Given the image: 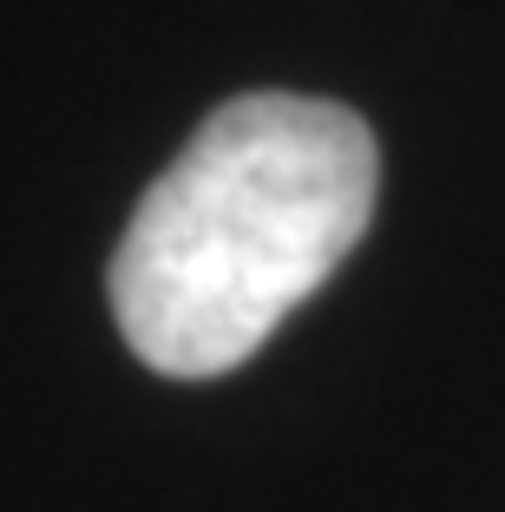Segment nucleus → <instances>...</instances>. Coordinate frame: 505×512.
Segmentation results:
<instances>
[{
    "label": "nucleus",
    "mask_w": 505,
    "mask_h": 512,
    "mask_svg": "<svg viewBox=\"0 0 505 512\" xmlns=\"http://www.w3.org/2000/svg\"><path fill=\"white\" fill-rule=\"evenodd\" d=\"M381 151L361 112L237 92L138 197L112 256V316L171 381L230 375L368 237Z\"/></svg>",
    "instance_id": "nucleus-1"
}]
</instances>
